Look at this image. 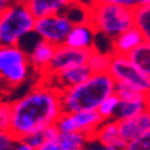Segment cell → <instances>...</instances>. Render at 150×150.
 <instances>
[{"instance_id":"6da1fadb","label":"cell","mask_w":150,"mask_h":150,"mask_svg":"<svg viewBox=\"0 0 150 150\" xmlns=\"http://www.w3.org/2000/svg\"><path fill=\"white\" fill-rule=\"evenodd\" d=\"M11 108L10 133L16 139L56 126L64 114L61 92L46 83L35 85L31 91L12 101Z\"/></svg>"},{"instance_id":"7a4b0ae2","label":"cell","mask_w":150,"mask_h":150,"mask_svg":"<svg viewBox=\"0 0 150 150\" xmlns=\"http://www.w3.org/2000/svg\"><path fill=\"white\" fill-rule=\"evenodd\" d=\"M115 87L116 83L110 73H92L83 84L61 92L64 112L98 111L101 103L115 93Z\"/></svg>"},{"instance_id":"3957f363","label":"cell","mask_w":150,"mask_h":150,"mask_svg":"<svg viewBox=\"0 0 150 150\" xmlns=\"http://www.w3.org/2000/svg\"><path fill=\"white\" fill-rule=\"evenodd\" d=\"M87 22H89L96 33L114 41L134 26L133 8L114 4H89L87 6Z\"/></svg>"},{"instance_id":"277c9868","label":"cell","mask_w":150,"mask_h":150,"mask_svg":"<svg viewBox=\"0 0 150 150\" xmlns=\"http://www.w3.org/2000/svg\"><path fill=\"white\" fill-rule=\"evenodd\" d=\"M37 18L25 1H14L0 12V46H18L27 34L34 33Z\"/></svg>"},{"instance_id":"5b68a950","label":"cell","mask_w":150,"mask_h":150,"mask_svg":"<svg viewBox=\"0 0 150 150\" xmlns=\"http://www.w3.org/2000/svg\"><path fill=\"white\" fill-rule=\"evenodd\" d=\"M30 57L19 46H0V83L7 88L21 87L30 77Z\"/></svg>"},{"instance_id":"8992f818","label":"cell","mask_w":150,"mask_h":150,"mask_svg":"<svg viewBox=\"0 0 150 150\" xmlns=\"http://www.w3.org/2000/svg\"><path fill=\"white\" fill-rule=\"evenodd\" d=\"M76 25L73 19L67 14H54L37 19L34 33L42 41L49 42L56 47L65 45L69 33Z\"/></svg>"},{"instance_id":"52a82bcc","label":"cell","mask_w":150,"mask_h":150,"mask_svg":"<svg viewBox=\"0 0 150 150\" xmlns=\"http://www.w3.org/2000/svg\"><path fill=\"white\" fill-rule=\"evenodd\" d=\"M110 76L116 84H126L135 88L137 91L147 95L150 92V79L141 72L129 59L127 56L112 54L111 65L108 69Z\"/></svg>"},{"instance_id":"ba28073f","label":"cell","mask_w":150,"mask_h":150,"mask_svg":"<svg viewBox=\"0 0 150 150\" xmlns=\"http://www.w3.org/2000/svg\"><path fill=\"white\" fill-rule=\"evenodd\" d=\"M103 122L104 120L98 111H81L72 114L64 112L56 126L59 133H81L85 134L89 139H93Z\"/></svg>"},{"instance_id":"9c48e42d","label":"cell","mask_w":150,"mask_h":150,"mask_svg":"<svg viewBox=\"0 0 150 150\" xmlns=\"http://www.w3.org/2000/svg\"><path fill=\"white\" fill-rule=\"evenodd\" d=\"M91 52L92 50L73 49V47H69L67 45L58 46V47H56V53H54V57H53L49 68L42 76L56 74L65 69H69V68L87 65Z\"/></svg>"},{"instance_id":"30bf717a","label":"cell","mask_w":150,"mask_h":150,"mask_svg":"<svg viewBox=\"0 0 150 150\" xmlns=\"http://www.w3.org/2000/svg\"><path fill=\"white\" fill-rule=\"evenodd\" d=\"M91 76H92V72L88 68V65H81V67L65 69L56 74H47V76H43V79L47 80L46 84L52 85L53 88L58 89L59 92H64L67 89H69V88H73L83 84Z\"/></svg>"},{"instance_id":"8fae6325","label":"cell","mask_w":150,"mask_h":150,"mask_svg":"<svg viewBox=\"0 0 150 150\" xmlns=\"http://www.w3.org/2000/svg\"><path fill=\"white\" fill-rule=\"evenodd\" d=\"M96 34L98 33L89 22H79L69 33L65 45L79 50H93Z\"/></svg>"},{"instance_id":"7c38bea8","label":"cell","mask_w":150,"mask_h":150,"mask_svg":"<svg viewBox=\"0 0 150 150\" xmlns=\"http://www.w3.org/2000/svg\"><path fill=\"white\" fill-rule=\"evenodd\" d=\"M118 123L120 135L125 139V142L127 143L130 141H133L134 138H137V137L150 131V111L145 110L139 115L126 119V120H120Z\"/></svg>"},{"instance_id":"4fadbf2b","label":"cell","mask_w":150,"mask_h":150,"mask_svg":"<svg viewBox=\"0 0 150 150\" xmlns=\"http://www.w3.org/2000/svg\"><path fill=\"white\" fill-rule=\"evenodd\" d=\"M93 139H96L101 145V147H116L119 150H125L126 142L120 135V130H119V123L115 119L111 120H104L101 126L98 129L95 134Z\"/></svg>"},{"instance_id":"5bb4252c","label":"cell","mask_w":150,"mask_h":150,"mask_svg":"<svg viewBox=\"0 0 150 150\" xmlns=\"http://www.w3.org/2000/svg\"><path fill=\"white\" fill-rule=\"evenodd\" d=\"M145 39L139 30L133 27L129 31L123 33L118 38L111 41V54H119V56H129L130 53L135 50L139 45H142Z\"/></svg>"},{"instance_id":"9a60e30c","label":"cell","mask_w":150,"mask_h":150,"mask_svg":"<svg viewBox=\"0 0 150 150\" xmlns=\"http://www.w3.org/2000/svg\"><path fill=\"white\" fill-rule=\"evenodd\" d=\"M56 53V46L45 41H38L33 47L31 53L28 54L30 57V62L34 69H37L39 73H45L47 68H49L50 62H52L53 57Z\"/></svg>"},{"instance_id":"2e32d148","label":"cell","mask_w":150,"mask_h":150,"mask_svg":"<svg viewBox=\"0 0 150 150\" xmlns=\"http://www.w3.org/2000/svg\"><path fill=\"white\" fill-rule=\"evenodd\" d=\"M25 3L37 19L61 14V11L69 7L68 0H26Z\"/></svg>"},{"instance_id":"e0dca14e","label":"cell","mask_w":150,"mask_h":150,"mask_svg":"<svg viewBox=\"0 0 150 150\" xmlns=\"http://www.w3.org/2000/svg\"><path fill=\"white\" fill-rule=\"evenodd\" d=\"M146 108V99H138V100H127L122 101L118 107V111L115 114V120H126V119L134 118V116L142 114Z\"/></svg>"},{"instance_id":"ac0fdd59","label":"cell","mask_w":150,"mask_h":150,"mask_svg":"<svg viewBox=\"0 0 150 150\" xmlns=\"http://www.w3.org/2000/svg\"><path fill=\"white\" fill-rule=\"evenodd\" d=\"M127 57L145 76H147L150 79V43L149 42H143L142 45H139L135 50H133Z\"/></svg>"},{"instance_id":"d6986e66","label":"cell","mask_w":150,"mask_h":150,"mask_svg":"<svg viewBox=\"0 0 150 150\" xmlns=\"http://www.w3.org/2000/svg\"><path fill=\"white\" fill-rule=\"evenodd\" d=\"M112 54L111 53H103L93 49L88 58V68L92 73H108L110 65H111Z\"/></svg>"},{"instance_id":"ffe728a7","label":"cell","mask_w":150,"mask_h":150,"mask_svg":"<svg viewBox=\"0 0 150 150\" xmlns=\"http://www.w3.org/2000/svg\"><path fill=\"white\" fill-rule=\"evenodd\" d=\"M88 141H91L85 134L81 133H59L57 142L61 150H76L84 149Z\"/></svg>"},{"instance_id":"44dd1931","label":"cell","mask_w":150,"mask_h":150,"mask_svg":"<svg viewBox=\"0 0 150 150\" xmlns=\"http://www.w3.org/2000/svg\"><path fill=\"white\" fill-rule=\"evenodd\" d=\"M134 26L139 30L145 42L150 43V6L134 10Z\"/></svg>"},{"instance_id":"7402d4cb","label":"cell","mask_w":150,"mask_h":150,"mask_svg":"<svg viewBox=\"0 0 150 150\" xmlns=\"http://www.w3.org/2000/svg\"><path fill=\"white\" fill-rule=\"evenodd\" d=\"M119 104H120V99L115 93L111 95L110 98H107L101 103L100 107L98 108L99 115L103 118V120H111V119L115 118V114L118 111Z\"/></svg>"},{"instance_id":"603a6c76","label":"cell","mask_w":150,"mask_h":150,"mask_svg":"<svg viewBox=\"0 0 150 150\" xmlns=\"http://www.w3.org/2000/svg\"><path fill=\"white\" fill-rule=\"evenodd\" d=\"M115 95L122 101L138 100V99H146V95H143L142 92L137 91L135 88L129 87V85H126V84H116Z\"/></svg>"},{"instance_id":"cb8c5ba5","label":"cell","mask_w":150,"mask_h":150,"mask_svg":"<svg viewBox=\"0 0 150 150\" xmlns=\"http://www.w3.org/2000/svg\"><path fill=\"white\" fill-rule=\"evenodd\" d=\"M11 119H12L11 103L0 101V131L1 133H8L11 130Z\"/></svg>"},{"instance_id":"d4e9b609","label":"cell","mask_w":150,"mask_h":150,"mask_svg":"<svg viewBox=\"0 0 150 150\" xmlns=\"http://www.w3.org/2000/svg\"><path fill=\"white\" fill-rule=\"evenodd\" d=\"M125 150H150V131L127 142Z\"/></svg>"},{"instance_id":"484cf974","label":"cell","mask_w":150,"mask_h":150,"mask_svg":"<svg viewBox=\"0 0 150 150\" xmlns=\"http://www.w3.org/2000/svg\"><path fill=\"white\" fill-rule=\"evenodd\" d=\"M16 138L8 131L1 133L0 131V150H14L16 145Z\"/></svg>"},{"instance_id":"4316f807","label":"cell","mask_w":150,"mask_h":150,"mask_svg":"<svg viewBox=\"0 0 150 150\" xmlns=\"http://www.w3.org/2000/svg\"><path fill=\"white\" fill-rule=\"evenodd\" d=\"M23 141H25V142H27L28 145H31V146L37 150L38 147H41L42 145L46 142V137H45L43 130H42V131L34 133V134H31V135H28V137H26V138H23Z\"/></svg>"},{"instance_id":"83f0119b","label":"cell","mask_w":150,"mask_h":150,"mask_svg":"<svg viewBox=\"0 0 150 150\" xmlns=\"http://www.w3.org/2000/svg\"><path fill=\"white\" fill-rule=\"evenodd\" d=\"M89 4H114V6H122V7L135 10L134 0H91Z\"/></svg>"},{"instance_id":"f1b7e54d","label":"cell","mask_w":150,"mask_h":150,"mask_svg":"<svg viewBox=\"0 0 150 150\" xmlns=\"http://www.w3.org/2000/svg\"><path fill=\"white\" fill-rule=\"evenodd\" d=\"M37 150H61V147H59L57 139H53V141H46V142L43 143L41 147H38Z\"/></svg>"},{"instance_id":"f546056e","label":"cell","mask_w":150,"mask_h":150,"mask_svg":"<svg viewBox=\"0 0 150 150\" xmlns=\"http://www.w3.org/2000/svg\"><path fill=\"white\" fill-rule=\"evenodd\" d=\"M14 150H35V149L31 146V145H28L27 142H25L23 139H18Z\"/></svg>"},{"instance_id":"4dcf8cb0","label":"cell","mask_w":150,"mask_h":150,"mask_svg":"<svg viewBox=\"0 0 150 150\" xmlns=\"http://www.w3.org/2000/svg\"><path fill=\"white\" fill-rule=\"evenodd\" d=\"M15 0H0V12H3L7 7H10Z\"/></svg>"},{"instance_id":"1f68e13d","label":"cell","mask_w":150,"mask_h":150,"mask_svg":"<svg viewBox=\"0 0 150 150\" xmlns=\"http://www.w3.org/2000/svg\"><path fill=\"white\" fill-rule=\"evenodd\" d=\"M134 6L135 8L146 7V6H150V0H134Z\"/></svg>"},{"instance_id":"d6a6232c","label":"cell","mask_w":150,"mask_h":150,"mask_svg":"<svg viewBox=\"0 0 150 150\" xmlns=\"http://www.w3.org/2000/svg\"><path fill=\"white\" fill-rule=\"evenodd\" d=\"M85 0H68V3H69V6H80V4H83Z\"/></svg>"},{"instance_id":"836d02e7","label":"cell","mask_w":150,"mask_h":150,"mask_svg":"<svg viewBox=\"0 0 150 150\" xmlns=\"http://www.w3.org/2000/svg\"><path fill=\"white\" fill-rule=\"evenodd\" d=\"M146 108L150 111V92L146 95Z\"/></svg>"},{"instance_id":"e575fe53","label":"cell","mask_w":150,"mask_h":150,"mask_svg":"<svg viewBox=\"0 0 150 150\" xmlns=\"http://www.w3.org/2000/svg\"><path fill=\"white\" fill-rule=\"evenodd\" d=\"M103 150H119L116 147H111V146H107V147H103Z\"/></svg>"},{"instance_id":"d590c367","label":"cell","mask_w":150,"mask_h":150,"mask_svg":"<svg viewBox=\"0 0 150 150\" xmlns=\"http://www.w3.org/2000/svg\"><path fill=\"white\" fill-rule=\"evenodd\" d=\"M87 150H103V147H88Z\"/></svg>"},{"instance_id":"8d00e7d4","label":"cell","mask_w":150,"mask_h":150,"mask_svg":"<svg viewBox=\"0 0 150 150\" xmlns=\"http://www.w3.org/2000/svg\"><path fill=\"white\" fill-rule=\"evenodd\" d=\"M15 1H26V0H15Z\"/></svg>"},{"instance_id":"74e56055","label":"cell","mask_w":150,"mask_h":150,"mask_svg":"<svg viewBox=\"0 0 150 150\" xmlns=\"http://www.w3.org/2000/svg\"><path fill=\"white\" fill-rule=\"evenodd\" d=\"M76 150H85V149H76Z\"/></svg>"}]
</instances>
